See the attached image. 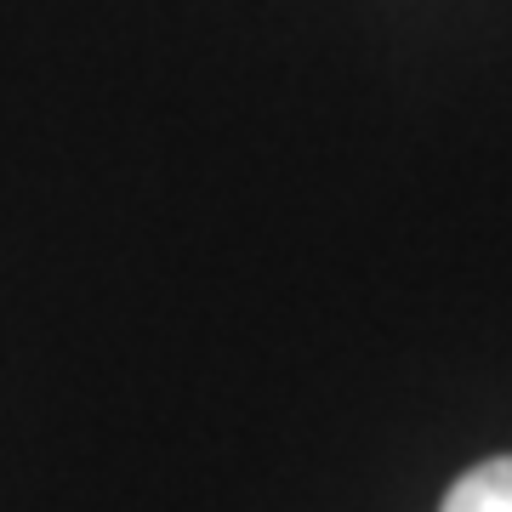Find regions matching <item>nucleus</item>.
<instances>
[{
    "label": "nucleus",
    "instance_id": "1",
    "mask_svg": "<svg viewBox=\"0 0 512 512\" xmlns=\"http://www.w3.org/2000/svg\"><path fill=\"white\" fill-rule=\"evenodd\" d=\"M439 512H512V456H490L450 484Z\"/></svg>",
    "mask_w": 512,
    "mask_h": 512
}]
</instances>
